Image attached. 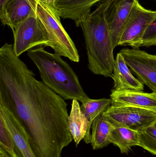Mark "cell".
<instances>
[{
    "instance_id": "obj_1",
    "label": "cell",
    "mask_w": 156,
    "mask_h": 157,
    "mask_svg": "<svg viewBox=\"0 0 156 157\" xmlns=\"http://www.w3.org/2000/svg\"><path fill=\"white\" fill-rule=\"evenodd\" d=\"M15 54L13 45L0 48V105L9 109L25 129L37 157H61L73 140L65 99L35 78Z\"/></svg>"
},
{
    "instance_id": "obj_2",
    "label": "cell",
    "mask_w": 156,
    "mask_h": 157,
    "mask_svg": "<svg viewBox=\"0 0 156 157\" xmlns=\"http://www.w3.org/2000/svg\"><path fill=\"white\" fill-rule=\"evenodd\" d=\"M113 0H103L93 12L80 22L85 40L88 68L92 73L105 77L113 72L114 59L107 12Z\"/></svg>"
},
{
    "instance_id": "obj_3",
    "label": "cell",
    "mask_w": 156,
    "mask_h": 157,
    "mask_svg": "<svg viewBox=\"0 0 156 157\" xmlns=\"http://www.w3.org/2000/svg\"><path fill=\"white\" fill-rule=\"evenodd\" d=\"M27 54L38 69L44 84L64 99L82 102L90 98L78 75L61 56L48 52L42 46L30 50Z\"/></svg>"
},
{
    "instance_id": "obj_4",
    "label": "cell",
    "mask_w": 156,
    "mask_h": 157,
    "mask_svg": "<svg viewBox=\"0 0 156 157\" xmlns=\"http://www.w3.org/2000/svg\"><path fill=\"white\" fill-rule=\"evenodd\" d=\"M36 13L49 40L48 47L61 57L79 62L78 49L62 26L60 17L54 6L43 0H38Z\"/></svg>"
},
{
    "instance_id": "obj_5",
    "label": "cell",
    "mask_w": 156,
    "mask_h": 157,
    "mask_svg": "<svg viewBox=\"0 0 156 157\" xmlns=\"http://www.w3.org/2000/svg\"><path fill=\"white\" fill-rule=\"evenodd\" d=\"M156 18V11L144 8L136 0L125 21L118 46L139 49L147 29Z\"/></svg>"
},
{
    "instance_id": "obj_6",
    "label": "cell",
    "mask_w": 156,
    "mask_h": 157,
    "mask_svg": "<svg viewBox=\"0 0 156 157\" xmlns=\"http://www.w3.org/2000/svg\"><path fill=\"white\" fill-rule=\"evenodd\" d=\"M13 32V50L17 57L37 47H48L49 40L36 12L19 23Z\"/></svg>"
},
{
    "instance_id": "obj_7",
    "label": "cell",
    "mask_w": 156,
    "mask_h": 157,
    "mask_svg": "<svg viewBox=\"0 0 156 157\" xmlns=\"http://www.w3.org/2000/svg\"><path fill=\"white\" fill-rule=\"evenodd\" d=\"M114 126H122L140 132L154 125L156 113L136 107L111 106L105 112Z\"/></svg>"
},
{
    "instance_id": "obj_8",
    "label": "cell",
    "mask_w": 156,
    "mask_h": 157,
    "mask_svg": "<svg viewBox=\"0 0 156 157\" xmlns=\"http://www.w3.org/2000/svg\"><path fill=\"white\" fill-rule=\"evenodd\" d=\"M120 52L138 79L156 93V55L133 48L122 49Z\"/></svg>"
},
{
    "instance_id": "obj_9",
    "label": "cell",
    "mask_w": 156,
    "mask_h": 157,
    "mask_svg": "<svg viewBox=\"0 0 156 157\" xmlns=\"http://www.w3.org/2000/svg\"><path fill=\"white\" fill-rule=\"evenodd\" d=\"M0 118L7 127L20 157H37L29 143L28 135L21 123L11 110L0 105Z\"/></svg>"
},
{
    "instance_id": "obj_10",
    "label": "cell",
    "mask_w": 156,
    "mask_h": 157,
    "mask_svg": "<svg viewBox=\"0 0 156 157\" xmlns=\"http://www.w3.org/2000/svg\"><path fill=\"white\" fill-rule=\"evenodd\" d=\"M38 0H8L0 9V19L3 25L13 31L15 28L36 12Z\"/></svg>"
},
{
    "instance_id": "obj_11",
    "label": "cell",
    "mask_w": 156,
    "mask_h": 157,
    "mask_svg": "<svg viewBox=\"0 0 156 157\" xmlns=\"http://www.w3.org/2000/svg\"><path fill=\"white\" fill-rule=\"evenodd\" d=\"M136 0H113L107 12L108 25L114 48L118 46L125 21Z\"/></svg>"
},
{
    "instance_id": "obj_12",
    "label": "cell",
    "mask_w": 156,
    "mask_h": 157,
    "mask_svg": "<svg viewBox=\"0 0 156 157\" xmlns=\"http://www.w3.org/2000/svg\"><path fill=\"white\" fill-rule=\"evenodd\" d=\"M111 106H129L145 109L156 113V93L143 91L111 90Z\"/></svg>"
},
{
    "instance_id": "obj_13",
    "label": "cell",
    "mask_w": 156,
    "mask_h": 157,
    "mask_svg": "<svg viewBox=\"0 0 156 157\" xmlns=\"http://www.w3.org/2000/svg\"><path fill=\"white\" fill-rule=\"evenodd\" d=\"M103 0H54L53 5L60 16L69 19L79 26L80 22L91 13L94 5Z\"/></svg>"
},
{
    "instance_id": "obj_14",
    "label": "cell",
    "mask_w": 156,
    "mask_h": 157,
    "mask_svg": "<svg viewBox=\"0 0 156 157\" xmlns=\"http://www.w3.org/2000/svg\"><path fill=\"white\" fill-rule=\"evenodd\" d=\"M123 56L120 52L116 55L112 78L113 79V90L115 91L136 90L143 91L144 85L136 78L130 71Z\"/></svg>"
},
{
    "instance_id": "obj_15",
    "label": "cell",
    "mask_w": 156,
    "mask_h": 157,
    "mask_svg": "<svg viewBox=\"0 0 156 157\" xmlns=\"http://www.w3.org/2000/svg\"><path fill=\"white\" fill-rule=\"evenodd\" d=\"M68 124L71 134L77 146L82 140L86 144H90L92 124L82 112L77 100H72L69 114Z\"/></svg>"
},
{
    "instance_id": "obj_16",
    "label": "cell",
    "mask_w": 156,
    "mask_h": 157,
    "mask_svg": "<svg viewBox=\"0 0 156 157\" xmlns=\"http://www.w3.org/2000/svg\"><path fill=\"white\" fill-rule=\"evenodd\" d=\"M104 113L96 118L92 124L90 144L94 150L103 148L111 144L110 135L114 126Z\"/></svg>"
},
{
    "instance_id": "obj_17",
    "label": "cell",
    "mask_w": 156,
    "mask_h": 157,
    "mask_svg": "<svg viewBox=\"0 0 156 157\" xmlns=\"http://www.w3.org/2000/svg\"><path fill=\"white\" fill-rule=\"evenodd\" d=\"M110 142L118 147L122 154H126L132 147L139 146V132L126 127L114 126L110 135Z\"/></svg>"
},
{
    "instance_id": "obj_18",
    "label": "cell",
    "mask_w": 156,
    "mask_h": 157,
    "mask_svg": "<svg viewBox=\"0 0 156 157\" xmlns=\"http://www.w3.org/2000/svg\"><path fill=\"white\" fill-rule=\"evenodd\" d=\"M81 103L82 111L92 124L96 118L111 106L112 100L105 98L100 99L89 98Z\"/></svg>"
},
{
    "instance_id": "obj_19",
    "label": "cell",
    "mask_w": 156,
    "mask_h": 157,
    "mask_svg": "<svg viewBox=\"0 0 156 157\" xmlns=\"http://www.w3.org/2000/svg\"><path fill=\"white\" fill-rule=\"evenodd\" d=\"M140 138L139 146L156 155V127L154 125L138 132Z\"/></svg>"
},
{
    "instance_id": "obj_20",
    "label": "cell",
    "mask_w": 156,
    "mask_h": 157,
    "mask_svg": "<svg viewBox=\"0 0 156 157\" xmlns=\"http://www.w3.org/2000/svg\"><path fill=\"white\" fill-rule=\"evenodd\" d=\"M0 147H3L11 157H20L16 151L11 134L1 118H0Z\"/></svg>"
},
{
    "instance_id": "obj_21",
    "label": "cell",
    "mask_w": 156,
    "mask_h": 157,
    "mask_svg": "<svg viewBox=\"0 0 156 157\" xmlns=\"http://www.w3.org/2000/svg\"><path fill=\"white\" fill-rule=\"evenodd\" d=\"M156 46V18L147 28L143 37L142 47Z\"/></svg>"
},
{
    "instance_id": "obj_22",
    "label": "cell",
    "mask_w": 156,
    "mask_h": 157,
    "mask_svg": "<svg viewBox=\"0 0 156 157\" xmlns=\"http://www.w3.org/2000/svg\"><path fill=\"white\" fill-rule=\"evenodd\" d=\"M0 157H12L2 147H0Z\"/></svg>"
},
{
    "instance_id": "obj_23",
    "label": "cell",
    "mask_w": 156,
    "mask_h": 157,
    "mask_svg": "<svg viewBox=\"0 0 156 157\" xmlns=\"http://www.w3.org/2000/svg\"><path fill=\"white\" fill-rule=\"evenodd\" d=\"M8 0H0V9L4 6Z\"/></svg>"
},
{
    "instance_id": "obj_24",
    "label": "cell",
    "mask_w": 156,
    "mask_h": 157,
    "mask_svg": "<svg viewBox=\"0 0 156 157\" xmlns=\"http://www.w3.org/2000/svg\"><path fill=\"white\" fill-rule=\"evenodd\" d=\"M154 125L156 127V122L154 124Z\"/></svg>"
}]
</instances>
